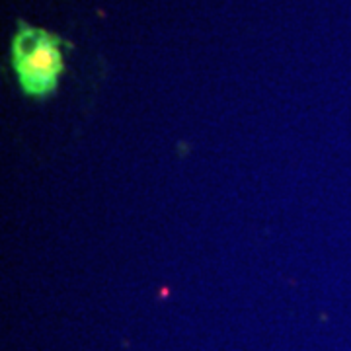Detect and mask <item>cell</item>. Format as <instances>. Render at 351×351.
Returning <instances> with one entry per match:
<instances>
[{"mask_svg": "<svg viewBox=\"0 0 351 351\" xmlns=\"http://www.w3.org/2000/svg\"><path fill=\"white\" fill-rule=\"evenodd\" d=\"M69 43L47 29L20 22L12 39V66L25 96L45 98L64 73L63 47Z\"/></svg>", "mask_w": 351, "mask_h": 351, "instance_id": "obj_1", "label": "cell"}]
</instances>
